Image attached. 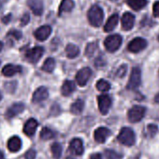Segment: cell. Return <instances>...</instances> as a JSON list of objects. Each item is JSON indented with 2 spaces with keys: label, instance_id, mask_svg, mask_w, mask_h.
<instances>
[{
  "label": "cell",
  "instance_id": "1",
  "mask_svg": "<svg viewBox=\"0 0 159 159\" xmlns=\"http://www.w3.org/2000/svg\"><path fill=\"white\" fill-rule=\"evenodd\" d=\"M87 17H88V21L91 25H93L95 27H98L101 25V24L103 22L104 13H103L102 9L99 6L94 5L88 11Z\"/></svg>",
  "mask_w": 159,
  "mask_h": 159
},
{
  "label": "cell",
  "instance_id": "2",
  "mask_svg": "<svg viewBox=\"0 0 159 159\" xmlns=\"http://www.w3.org/2000/svg\"><path fill=\"white\" fill-rule=\"evenodd\" d=\"M117 139L120 143H122L125 146H132V145H134V143L136 141L135 134H134L133 130L129 127L122 128Z\"/></svg>",
  "mask_w": 159,
  "mask_h": 159
},
{
  "label": "cell",
  "instance_id": "3",
  "mask_svg": "<svg viewBox=\"0 0 159 159\" xmlns=\"http://www.w3.org/2000/svg\"><path fill=\"white\" fill-rule=\"evenodd\" d=\"M122 42H123L122 37L120 35L115 34V35L107 37L104 41V45L107 51L113 52H116L120 48V46L122 45Z\"/></svg>",
  "mask_w": 159,
  "mask_h": 159
},
{
  "label": "cell",
  "instance_id": "4",
  "mask_svg": "<svg viewBox=\"0 0 159 159\" xmlns=\"http://www.w3.org/2000/svg\"><path fill=\"white\" fill-rule=\"evenodd\" d=\"M140 83H141V71L139 67H133L126 88L128 90H136L140 85Z\"/></svg>",
  "mask_w": 159,
  "mask_h": 159
},
{
  "label": "cell",
  "instance_id": "5",
  "mask_svg": "<svg viewBox=\"0 0 159 159\" xmlns=\"http://www.w3.org/2000/svg\"><path fill=\"white\" fill-rule=\"evenodd\" d=\"M145 115V108L141 106H134L132 107L127 113L128 120L131 123H138L139 122Z\"/></svg>",
  "mask_w": 159,
  "mask_h": 159
},
{
  "label": "cell",
  "instance_id": "6",
  "mask_svg": "<svg viewBox=\"0 0 159 159\" xmlns=\"http://www.w3.org/2000/svg\"><path fill=\"white\" fill-rule=\"evenodd\" d=\"M43 52H44V49L42 47L38 46V47L28 50L25 52V58L27 59L28 62L32 64H36L41 58V56L43 55Z\"/></svg>",
  "mask_w": 159,
  "mask_h": 159
},
{
  "label": "cell",
  "instance_id": "7",
  "mask_svg": "<svg viewBox=\"0 0 159 159\" xmlns=\"http://www.w3.org/2000/svg\"><path fill=\"white\" fill-rule=\"evenodd\" d=\"M92 75V70L89 67L80 69L76 74V82L80 86H84Z\"/></svg>",
  "mask_w": 159,
  "mask_h": 159
},
{
  "label": "cell",
  "instance_id": "8",
  "mask_svg": "<svg viewBox=\"0 0 159 159\" xmlns=\"http://www.w3.org/2000/svg\"><path fill=\"white\" fill-rule=\"evenodd\" d=\"M146 46H147V41L144 39L136 38L129 42L127 49L131 52H139L144 50L146 48Z\"/></svg>",
  "mask_w": 159,
  "mask_h": 159
},
{
  "label": "cell",
  "instance_id": "9",
  "mask_svg": "<svg viewBox=\"0 0 159 159\" xmlns=\"http://www.w3.org/2000/svg\"><path fill=\"white\" fill-rule=\"evenodd\" d=\"M98 109L102 114H107L111 106V99L108 95H101L98 98Z\"/></svg>",
  "mask_w": 159,
  "mask_h": 159
},
{
  "label": "cell",
  "instance_id": "10",
  "mask_svg": "<svg viewBox=\"0 0 159 159\" xmlns=\"http://www.w3.org/2000/svg\"><path fill=\"white\" fill-rule=\"evenodd\" d=\"M51 33H52L51 26H49V25H42V26L39 27L35 31L34 36H35V38L38 40L43 41V40H46L49 38V36L51 35Z\"/></svg>",
  "mask_w": 159,
  "mask_h": 159
},
{
  "label": "cell",
  "instance_id": "11",
  "mask_svg": "<svg viewBox=\"0 0 159 159\" xmlns=\"http://www.w3.org/2000/svg\"><path fill=\"white\" fill-rule=\"evenodd\" d=\"M69 150L76 155H81L84 152V144L81 139H73L69 143Z\"/></svg>",
  "mask_w": 159,
  "mask_h": 159
},
{
  "label": "cell",
  "instance_id": "12",
  "mask_svg": "<svg viewBox=\"0 0 159 159\" xmlns=\"http://www.w3.org/2000/svg\"><path fill=\"white\" fill-rule=\"evenodd\" d=\"M48 96H49V93H48L47 88L46 87H43V86L42 87H39L33 94L32 101L34 103L42 102V101H44V100H46L48 98Z\"/></svg>",
  "mask_w": 159,
  "mask_h": 159
},
{
  "label": "cell",
  "instance_id": "13",
  "mask_svg": "<svg viewBox=\"0 0 159 159\" xmlns=\"http://www.w3.org/2000/svg\"><path fill=\"white\" fill-rule=\"evenodd\" d=\"M110 135H111V131L106 127H98V129H96L94 134L95 139L98 143H104Z\"/></svg>",
  "mask_w": 159,
  "mask_h": 159
},
{
  "label": "cell",
  "instance_id": "14",
  "mask_svg": "<svg viewBox=\"0 0 159 159\" xmlns=\"http://www.w3.org/2000/svg\"><path fill=\"white\" fill-rule=\"evenodd\" d=\"M135 23V16L130 12H125L122 16V27L124 30H130L133 28Z\"/></svg>",
  "mask_w": 159,
  "mask_h": 159
},
{
  "label": "cell",
  "instance_id": "15",
  "mask_svg": "<svg viewBox=\"0 0 159 159\" xmlns=\"http://www.w3.org/2000/svg\"><path fill=\"white\" fill-rule=\"evenodd\" d=\"M24 110H25V105L23 103H14L8 109L6 112V116L8 118H13L19 113H21Z\"/></svg>",
  "mask_w": 159,
  "mask_h": 159
},
{
  "label": "cell",
  "instance_id": "16",
  "mask_svg": "<svg viewBox=\"0 0 159 159\" xmlns=\"http://www.w3.org/2000/svg\"><path fill=\"white\" fill-rule=\"evenodd\" d=\"M38 125H39V124H38V121L36 119H33V118L29 119L25 123V125L24 126V132H25V134L27 135V136H29V137L33 136L35 134L36 130H37Z\"/></svg>",
  "mask_w": 159,
  "mask_h": 159
},
{
  "label": "cell",
  "instance_id": "17",
  "mask_svg": "<svg viewBox=\"0 0 159 159\" xmlns=\"http://www.w3.org/2000/svg\"><path fill=\"white\" fill-rule=\"evenodd\" d=\"M28 6L34 14L39 16L43 12V3L41 0H28Z\"/></svg>",
  "mask_w": 159,
  "mask_h": 159
},
{
  "label": "cell",
  "instance_id": "18",
  "mask_svg": "<svg viewBox=\"0 0 159 159\" xmlns=\"http://www.w3.org/2000/svg\"><path fill=\"white\" fill-rule=\"evenodd\" d=\"M20 72H22V66H15L12 64L6 65L2 69V74L6 77H11L16 73H20Z\"/></svg>",
  "mask_w": 159,
  "mask_h": 159
},
{
  "label": "cell",
  "instance_id": "19",
  "mask_svg": "<svg viewBox=\"0 0 159 159\" xmlns=\"http://www.w3.org/2000/svg\"><path fill=\"white\" fill-rule=\"evenodd\" d=\"M22 147V140L19 137L14 136L12 138H11L8 141V148L11 152H16L18 151H20Z\"/></svg>",
  "mask_w": 159,
  "mask_h": 159
},
{
  "label": "cell",
  "instance_id": "20",
  "mask_svg": "<svg viewBox=\"0 0 159 159\" xmlns=\"http://www.w3.org/2000/svg\"><path fill=\"white\" fill-rule=\"evenodd\" d=\"M118 22H119V17H118V15H117V14L111 15V16L108 19L107 23H106L105 25H104V31H105V32H111V31H112V30L116 27Z\"/></svg>",
  "mask_w": 159,
  "mask_h": 159
},
{
  "label": "cell",
  "instance_id": "21",
  "mask_svg": "<svg viewBox=\"0 0 159 159\" xmlns=\"http://www.w3.org/2000/svg\"><path fill=\"white\" fill-rule=\"evenodd\" d=\"M76 89V84L72 82V81H66L63 85H62V88H61V91H62V94L63 96H69L71 95Z\"/></svg>",
  "mask_w": 159,
  "mask_h": 159
},
{
  "label": "cell",
  "instance_id": "22",
  "mask_svg": "<svg viewBox=\"0 0 159 159\" xmlns=\"http://www.w3.org/2000/svg\"><path fill=\"white\" fill-rule=\"evenodd\" d=\"M127 5L134 11H140L147 5V0H126Z\"/></svg>",
  "mask_w": 159,
  "mask_h": 159
},
{
  "label": "cell",
  "instance_id": "23",
  "mask_svg": "<svg viewBox=\"0 0 159 159\" xmlns=\"http://www.w3.org/2000/svg\"><path fill=\"white\" fill-rule=\"evenodd\" d=\"M73 8H74L73 0H62L60 7H59V15H61L65 12L71 11Z\"/></svg>",
  "mask_w": 159,
  "mask_h": 159
},
{
  "label": "cell",
  "instance_id": "24",
  "mask_svg": "<svg viewBox=\"0 0 159 159\" xmlns=\"http://www.w3.org/2000/svg\"><path fill=\"white\" fill-rule=\"evenodd\" d=\"M66 56L70 59H73L75 57H77L80 53V49L78 48V46H76L75 44H67L66 47Z\"/></svg>",
  "mask_w": 159,
  "mask_h": 159
},
{
  "label": "cell",
  "instance_id": "25",
  "mask_svg": "<svg viewBox=\"0 0 159 159\" xmlns=\"http://www.w3.org/2000/svg\"><path fill=\"white\" fill-rule=\"evenodd\" d=\"M84 108V102L83 99H77L72 105H71V108H70V111L73 114H80L83 110Z\"/></svg>",
  "mask_w": 159,
  "mask_h": 159
},
{
  "label": "cell",
  "instance_id": "26",
  "mask_svg": "<svg viewBox=\"0 0 159 159\" xmlns=\"http://www.w3.org/2000/svg\"><path fill=\"white\" fill-rule=\"evenodd\" d=\"M55 67V61L53 58H48L46 59V61L44 62L43 66H42V70L48 73H51L53 71Z\"/></svg>",
  "mask_w": 159,
  "mask_h": 159
},
{
  "label": "cell",
  "instance_id": "27",
  "mask_svg": "<svg viewBox=\"0 0 159 159\" xmlns=\"http://www.w3.org/2000/svg\"><path fill=\"white\" fill-rule=\"evenodd\" d=\"M51 150H52V153L53 158L54 159H60L61 154H62V145L59 142H54L52 145Z\"/></svg>",
  "mask_w": 159,
  "mask_h": 159
},
{
  "label": "cell",
  "instance_id": "28",
  "mask_svg": "<svg viewBox=\"0 0 159 159\" xmlns=\"http://www.w3.org/2000/svg\"><path fill=\"white\" fill-rule=\"evenodd\" d=\"M54 137V132L50 129L49 127H43L41 132H40V139L43 140H48L51 139Z\"/></svg>",
  "mask_w": 159,
  "mask_h": 159
},
{
  "label": "cell",
  "instance_id": "29",
  "mask_svg": "<svg viewBox=\"0 0 159 159\" xmlns=\"http://www.w3.org/2000/svg\"><path fill=\"white\" fill-rule=\"evenodd\" d=\"M97 88L100 92H107V91H109L111 89V84H109V82L101 79L97 83Z\"/></svg>",
  "mask_w": 159,
  "mask_h": 159
},
{
  "label": "cell",
  "instance_id": "30",
  "mask_svg": "<svg viewBox=\"0 0 159 159\" xmlns=\"http://www.w3.org/2000/svg\"><path fill=\"white\" fill-rule=\"evenodd\" d=\"M97 50H98V44H97V42H91V43H89L86 46V49H85V54H86V56L87 57H91L96 52Z\"/></svg>",
  "mask_w": 159,
  "mask_h": 159
},
{
  "label": "cell",
  "instance_id": "31",
  "mask_svg": "<svg viewBox=\"0 0 159 159\" xmlns=\"http://www.w3.org/2000/svg\"><path fill=\"white\" fill-rule=\"evenodd\" d=\"M105 156L107 159H122L123 155L116 152L113 150H106L105 151Z\"/></svg>",
  "mask_w": 159,
  "mask_h": 159
},
{
  "label": "cell",
  "instance_id": "32",
  "mask_svg": "<svg viewBox=\"0 0 159 159\" xmlns=\"http://www.w3.org/2000/svg\"><path fill=\"white\" fill-rule=\"evenodd\" d=\"M157 131H158V127H157L155 125H149L147 126V131H146V133H147V136H148V137L152 138V137L156 134Z\"/></svg>",
  "mask_w": 159,
  "mask_h": 159
},
{
  "label": "cell",
  "instance_id": "33",
  "mask_svg": "<svg viewBox=\"0 0 159 159\" xmlns=\"http://www.w3.org/2000/svg\"><path fill=\"white\" fill-rule=\"evenodd\" d=\"M8 36H11V37H13L15 39L19 40V39H21V38H22V33H21L20 31H18V30L13 29V30H11V31L8 33Z\"/></svg>",
  "mask_w": 159,
  "mask_h": 159
},
{
  "label": "cell",
  "instance_id": "34",
  "mask_svg": "<svg viewBox=\"0 0 159 159\" xmlns=\"http://www.w3.org/2000/svg\"><path fill=\"white\" fill-rule=\"evenodd\" d=\"M125 73H126V65H123L118 68L116 74L119 78H123L125 75Z\"/></svg>",
  "mask_w": 159,
  "mask_h": 159
},
{
  "label": "cell",
  "instance_id": "35",
  "mask_svg": "<svg viewBox=\"0 0 159 159\" xmlns=\"http://www.w3.org/2000/svg\"><path fill=\"white\" fill-rule=\"evenodd\" d=\"M36 154H37L36 151L31 149V150H29V151H27L25 152V159H35L36 158Z\"/></svg>",
  "mask_w": 159,
  "mask_h": 159
},
{
  "label": "cell",
  "instance_id": "36",
  "mask_svg": "<svg viewBox=\"0 0 159 159\" xmlns=\"http://www.w3.org/2000/svg\"><path fill=\"white\" fill-rule=\"evenodd\" d=\"M29 21H30V16H29V14H28V13H25V14L23 15V17L21 18V25H22L23 26H25V25H26L29 23Z\"/></svg>",
  "mask_w": 159,
  "mask_h": 159
},
{
  "label": "cell",
  "instance_id": "37",
  "mask_svg": "<svg viewBox=\"0 0 159 159\" xmlns=\"http://www.w3.org/2000/svg\"><path fill=\"white\" fill-rule=\"evenodd\" d=\"M152 12H153V15L155 17H158L159 18V1L155 2L153 4V8H152Z\"/></svg>",
  "mask_w": 159,
  "mask_h": 159
},
{
  "label": "cell",
  "instance_id": "38",
  "mask_svg": "<svg viewBox=\"0 0 159 159\" xmlns=\"http://www.w3.org/2000/svg\"><path fill=\"white\" fill-rule=\"evenodd\" d=\"M90 159H102V156H101V154H100V153H98V152H96V153H93V154H91V156H90Z\"/></svg>",
  "mask_w": 159,
  "mask_h": 159
},
{
  "label": "cell",
  "instance_id": "39",
  "mask_svg": "<svg viewBox=\"0 0 159 159\" xmlns=\"http://www.w3.org/2000/svg\"><path fill=\"white\" fill-rule=\"evenodd\" d=\"M11 19V14H8L7 16H5L4 18H2V22L5 23V24H8Z\"/></svg>",
  "mask_w": 159,
  "mask_h": 159
},
{
  "label": "cell",
  "instance_id": "40",
  "mask_svg": "<svg viewBox=\"0 0 159 159\" xmlns=\"http://www.w3.org/2000/svg\"><path fill=\"white\" fill-rule=\"evenodd\" d=\"M154 101H155V102H157V103H159V93L155 96V98H154Z\"/></svg>",
  "mask_w": 159,
  "mask_h": 159
},
{
  "label": "cell",
  "instance_id": "41",
  "mask_svg": "<svg viewBox=\"0 0 159 159\" xmlns=\"http://www.w3.org/2000/svg\"><path fill=\"white\" fill-rule=\"evenodd\" d=\"M0 159H5V157H4V153L0 151Z\"/></svg>",
  "mask_w": 159,
  "mask_h": 159
},
{
  "label": "cell",
  "instance_id": "42",
  "mask_svg": "<svg viewBox=\"0 0 159 159\" xmlns=\"http://www.w3.org/2000/svg\"><path fill=\"white\" fill-rule=\"evenodd\" d=\"M4 3H5V0H0V9H1V7L3 6Z\"/></svg>",
  "mask_w": 159,
  "mask_h": 159
},
{
  "label": "cell",
  "instance_id": "43",
  "mask_svg": "<svg viewBox=\"0 0 159 159\" xmlns=\"http://www.w3.org/2000/svg\"><path fill=\"white\" fill-rule=\"evenodd\" d=\"M2 48H3V43H2L1 41H0V52H1Z\"/></svg>",
  "mask_w": 159,
  "mask_h": 159
},
{
  "label": "cell",
  "instance_id": "44",
  "mask_svg": "<svg viewBox=\"0 0 159 159\" xmlns=\"http://www.w3.org/2000/svg\"><path fill=\"white\" fill-rule=\"evenodd\" d=\"M2 99V95H1V93H0V100Z\"/></svg>",
  "mask_w": 159,
  "mask_h": 159
},
{
  "label": "cell",
  "instance_id": "45",
  "mask_svg": "<svg viewBox=\"0 0 159 159\" xmlns=\"http://www.w3.org/2000/svg\"><path fill=\"white\" fill-rule=\"evenodd\" d=\"M66 159H73L72 157H68V158H66Z\"/></svg>",
  "mask_w": 159,
  "mask_h": 159
},
{
  "label": "cell",
  "instance_id": "46",
  "mask_svg": "<svg viewBox=\"0 0 159 159\" xmlns=\"http://www.w3.org/2000/svg\"><path fill=\"white\" fill-rule=\"evenodd\" d=\"M157 39L159 40V35H158V37H157Z\"/></svg>",
  "mask_w": 159,
  "mask_h": 159
}]
</instances>
